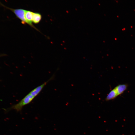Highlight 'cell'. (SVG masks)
I'll return each mask as SVG.
<instances>
[{
    "label": "cell",
    "mask_w": 135,
    "mask_h": 135,
    "mask_svg": "<svg viewBox=\"0 0 135 135\" xmlns=\"http://www.w3.org/2000/svg\"><path fill=\"white\" fill-rule=\"evenodd\" d=\"M54 77V76L53 75L47 81L32 90L18 103L13 106L11 108L17 112L20 111L24 106L29 104L39 94L47 84L53 79Z\"/></svg>",
    "instance_id": "1"
},
{
    "label": "cell",
    "mask_w": 135,
    "mask_h": 135,
    "mask_svg": "<svg viewBox=\"0 0 135 135\" xmlns=\"http://www.w3.org/2000/svg\"><path fill=\"white\" fill-rule=\"evenodd\" d=\"M128 85L127 84H119L115 88L118 96L122 94L127 89Z\"/></svg>",
    "instance_id": "4"
},
{
    "label": "cell",
    "mask_w": 135,
    "mask_h": 135,
    "mask_svg": "<svg viewBox=\"0 0 135 135\" xmlns=\"http://www.w3.org/2000/svg\"><path fill=\"white\" fill-rule=\"evenodd\" d=\"M42 18V16L40 13L34 12L32 22L35 24H38Z\"/></svg>",
    "instance_id": "6"
},
{
    "label": "cell",
    "mask_w": 135,
    "mask_h": 135,
    "mask_svg": "<svg viewBox=\"0 0 135 135\" xmlns=\"http://www.w3.org/2000/svg\"><path fill=\"white\" fill-rule=\"evenodd\" d=\"M34 12L29 10H26L25 13V18L27 24L36 30L38 31L32 24V19Z\"/></svg>",
    "instance_id": "3"
},
{
    "label": "cell",
    "mask_w": 135,
    "mask_h": 135,
    "mask_svg": "<svg viewBox=\"0 0 135 135\" xmlns=\"http://www.w3.org/2000/svg\"><path fill=\"white\" fill-rule=\"evenodd\" d=\"M118 96L116 91L114 88L109 92L106 96L105 100L106 101L112 100L116 98Z\"/></svg>",
    "instance_id": "5"
},
{
    "label": "cell",
    "mask_w": 135,
    "mask_h": 135,
    "mask_svg": "<svg viewBox=\"0 0 135 135\" xmlns=\"http://www.w3.org/2000/svg\"><path fill=\"white\" fill-rule=\"evenodd\" d=\"M0 4L2 6L9 9L17 17L20 19L21 22L23 24H27V22L25 18V13L26 10L22 9H14L8 7L0 2Z\"/></svg>",
    "instance_id": "2"
}]
</instances>
